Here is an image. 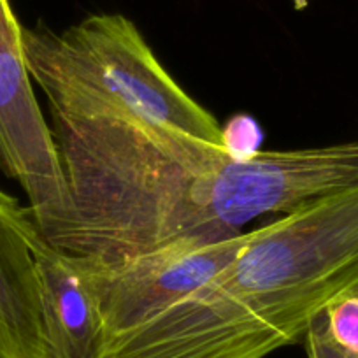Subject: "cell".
<instances>
[{
  "label": "cell",
  "instance_id": "obj_1",
  "mask_svg": "<svg viewBox=\"0 0 358 358\" xmlns=\"http://www.w3.org/2000/svg\"><path fill=\"white\" fill-rule=\"evenodd\" d=\"M50 125L69 204L44 239L85 257L243 232L253 220L358 183V139L237 158L222 144L127 113L50 115Z\"/></svg>",
  "mask_w": 358,
  "mask_h": 358
},
{
  "label": "cell",
  "instance_id": "obj_2",
  "mask_svg": "<svg viewBox=\"0 0 358 358\" xmlns=\"http://www.w3.org/2000/svg\"><path fill=\"white\" fill-rule=\"evenodd\" d=\"M358 285V183L251 230L208 285L95 358H265L304 341L336 295Z\"/></svg>",
  "mask_w": 358,
  "mask_h": 358
},
{
  "label": "cell",
  "instance_id": "obj_3",
  "mask_svg": "<svg viewBox=\"0 0 358 358\" xmlns=\"http://www.w3.org/2000/svg\"><path fill=\"white\" fill-rule=\"evenodd\" d=\"M32 81L50 115L118 111L222 144V125L160 64L134 22L92 15L53 32L23 27Z\"/></svg>",
  "mask_w": 358,
  "mask_h": 358
},
{
  "label": "cell",
  "instance_id": "obj_4",
  "mask_svg": "<svg viewBox=\"0 0 358 358\" xmlns=\"http://www.w3.org/2000/svg\"><path fill=\"white\" fill-rule=\"evenodd\" d=\"M250 232L188 236L122 258L83 257L101 309L99 346L167 311L239 255Z\"/></svg>",
  "mask_w": 358,
  "mask_h": 358
},
{
  "label": "cell",
  "instance_id": "obj_5",
  "mask_svg": "<svg viewBox=\"0 0 358 358\" xmlns=\"http://www.w3.org/2000/svg\"><path fill=\"white\" fill-rule=\"evenodd\" d=\"M23 50V27L0 0V171L25 192L41 236L67 215V183L50 122L34 92Z\"/></svg>",
  "mask_w": 358,
  "mask_h": 358
},
{
  "label": "cell",
  "instance_id": "obj_6",
  "mask_svg": "<svg viewBox=\"0 0 358 358\" xmlns=\"http://www.w3.org/2000/svg\"><path fill=\"white\" fill-rule=\"evenodd\" d=\"M29 244L51 358H95L101 343V309L86 258L50 244L39 229L29 237Z\"/></svg>",
  "mask_w": 358,
  "mask_h": 358
},
{
  "label": "cell",
  "instance_id": "obj_7",
  "mask_svg": "<svg viewBox=\"0 0 358 358\" xmlns=\"http://www.w3.org/2000/svg\"><path fill=\"white\" fill-rule=\"evenodd\" d=\"M36 230L29 208L0 202V358H51L29 244Z\"/></svg>",
  "mask_w": 358,
  "mask_h": 358
},
{
  "label": "cell",
  "instance_id": "obj_8",
  "mask_svg": "<svg viewBox=\"0 0 358 358\" xmlns=\"http://www.w3.org/2000/svg\"><path fill=\"white\" fill-rule=\"evenodd\" d=\"M315 323L344 357L358 358V285L336 295L316 316Z\"/></svg>",
  "mask_w": 358,
  "mask_h": 358
},
{
  "label": "cell",
  "instance_id": "obj_9",
  "mask_svg": "<svg viewBox=\"0 0 358 358\" xmlns=\"http://www.w3.org/2000/svg\"><path fill=\"white\" fill-rule=\"evenodd\" d=\"M262 139L260 127L250 116H236L222 127V146L237 158H251L260 153Z\"/></svg>",
  "mask_w": 358,
  "mask_h": 358
},
{
  "label": "cell",
  "instance_id": "obj_10",
  "mask_svg": "<svg viewBox=\"0 0 358 358\" xmlns=\"http://www.w3.org/2000/svg\"><path fill=\"white\" fill-rule=\"evenodd\" d=\"M302 343H304L306 346L308 358H348L344 357L339 350H336V348H334L332 344L323 337L322 330L318 329L315 320H313V323L309 325Z\"/></svg>",
  "mask_w": 358,
  "mask_h": 358
},
{
  "label": "cell",
  "instance_id": "obj_11",
  "mask_svg": "<svg viewBox=\"0 0 358 358\" xmlns=\"http://www.w3.org/2000/svg\"><path fill=\"white\" fill-rule=\"evenodd\" d=\"M13 199H15V197H11V195L4 194V192L0 190V202H9V201H13Z\"/></svg>",
  "mask_w": 358,
  "mask_h": 358
}]
</instances>
